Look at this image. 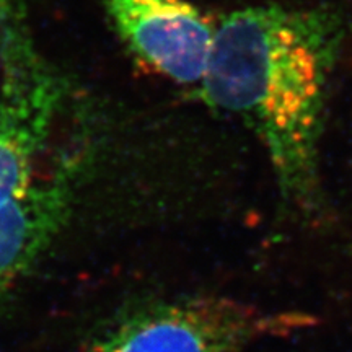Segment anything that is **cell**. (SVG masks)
Here are the masks:
<instances>
[{
    "mask_svg": "<svg viewBox=\"0 0 352 352\" xmlns=\"http://www.w3.org/2000/svg\"><path fill=\"white\" fill-rule=\"evenodd\" d=\"M72 173L33 183L23 195L0 206V292L36 261L69 217Z\"/></svg>",
    "mask_w": 352,
    "mask_h": 352,
    "instance_id": "cell-5",
    "label": "cell"
},
{
    "mask_svg": "<svg viewBox=\"0 0 352 352\" xmlns=\"http://www.w3.org/2000/svg\"><path fill=\"white\" fill-rule=\"evenodd\" d=\"M0 206L34 183V165L63 101V85L38 54L16 0H0Z\"/></svg>",
    "mask_w": 352,
    "mask_h": 352,
    "instance_id": "cell-3",
    "label": "cell"
},
{
    "mask_svg": "<svg viewBox=\"0 0 352 352\" xmlns=\"http://www.w3.org/2000/svg\"><path fill=\"white\" fill-rule=\"evenodd\" d=\"M336 25L283 6L233 10L215 25L202 100L235 114L266 148L284 199L321 210L318 147Z\"/></svg>",
    "mask_w": 352,
    "mask_h": 352,
    "instance_id": "cell-1",
    "label": "cell"
},
{
    "mask_svg": "<svg viewBox=\"0 0 352 352\" xmlns=\"http://www.w3.org/2000/svg\"><path fill=\"white\" fill-rule=\"evenodd\" d=\"M315 323V316L303 311H271L222 297L182 298L126 315L88 352H243Z\"/></svg>",
    "mask_w": 352,
    "mask_h": 352,
    "instance_id": "cell-2",
    "label": "cell"
},
{
    "mask_svg": "<svg viewBox=\"0 0 352 352\" xmlns=\"http://www.w3.org/2000/svg\"><path fill=\"white\" fill-rule=\"evenodd\" d=\"M132 52L182 85H199L212 52L215 25L186 0H104Z\"/></svg>",
    "mask_w": 352,
    "mask_h": 352,
    "instance_id": "cell-4",
    "label": "cell"
}]
</instances>
